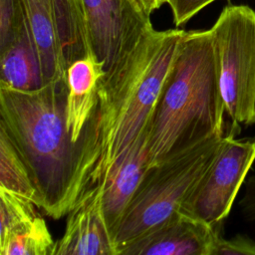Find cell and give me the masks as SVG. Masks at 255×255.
<instances>
[{
  "mask_svg": "<svg viewBox=\"0 0 255 255\" xmlns=\"http://www.w3.org/2000/svg\"><path fill=\"white\" fill-rule=\"evenodd\" d=\"M0 189L29 198L38 206V194L29 169L2 127H0Z\"/></svg>",
  "mask_w": 255,
  "mask_h": 255,
  "instance_id": "obj_14",
  "label": "cell"
},
{
  "mask_svg": "<svg viewBox=\"0 0 255 255\" xmlns=\"http://www.w3.org/2000/svg\"><path fill=\"white\" fill-rule=\"evenodd\" d=\"M235 127L224 134L212 164L180 208L212 225L221 224L228 216L255 160V138H235Z\"/></svg>",
  "mask_w": 255,
  "mask_h": 255,
  "instance_id": "obj_7",
  "label": "cell"
},
{
  "mask_svg": "<svg viewBox=\"0 0 255 255\" xmlns=\"http://www.w3.org/2000/svg\"><path fill=\"white\" fill-rule=\"evenodd\" d=\"M216 0H169L173 23L176 27L187 23L193 16Z\"/></svg>",
  "mask_w": 255,
  "mask_h": 255,
  "instance_id": "obj_19",
  "label": "cell"
},
{
  "mask_svg": "<svg viewBox=\"0 0 255 255\" xmlns=\"http://www.w3.org/2000/svg\"><path fill=\"white\" fill-rule=\"evenodd\" d=\"M148 167L147 128L116 161L103 182L102 208L113 235Z\"/></svg>",
  "mask_w": 255,
  "mask_h": 255,
  "instance_id": "obj_11",
  "label": "cell"
},
{
  "mask_svg": "<svg viewBox=\"0 0 255 255\" xmlns=\"http://www.w3.org/2000/svg\"><path fill=\"white\" fill-rule=\"evenodd\" d=\"M104 186L98 183L81 196L67 213L64 235L52 255H117L103 208Z\"/></svg>",
  "mask_w": 255,
  "mask_h": 255,
  "instance_id": "obj_10",
  "label": "cell"
},
{
  "mask_svg": "<svg viewBox=\"0 0 255 255\" xmlns=\"http://www.w3.org/2000/svg\"><path fill=\"white\" fill-rule=\"evenodd\" d=\"M210 30L225 113L234 126L255 125V11L228 5Z\"/></svg>",
  "mask_w": 255,
  "mask_h": 255,
  "instance_id": "obj_5",
  "label": "cell"
},
{
  "mask_svg": "<svg viewBox=\"0 0 255 255\" xmlns=\"http://www.w3.org/2000/svg\"><path fill=\"white\" fill-rule=\"evenodd\" d=\"M239 205L244 218L255 227V174L246 180L244 195Z\"/></svg>",
  "mask_w": 255,
  "mask_h": 255,
  "instance_id": "obj_20",
  "label": "cell"
},
{
  "mask_svg": "<svg viewBox=\"0 0 255 255\" xmlns=\"http://www.w3.org/2000/svg\"><path fill=\"white\" fill-rule=\"evenodd\" d=\"M44 85L38 53L26 24L15 40L0 51V86L31 92Z\"/></svg>",
  "mask_w": 255,
  "mask_h": 255,
  "instance_id": "obj_13",
  "label": "cell"
},
{
  "mask_svg": "<svg viewBox=\"0 0 255 255\" xmlns=\"http://www.w3.org/2000/svg\"><path fill=\"white\" fill-rule=\"evenodd\" d=\"M224 114L212 32H185L147 126L148 166L224 133Z\"/></svg>",
  "mask_w": 255,
  "mask_h": 255,
  "instance_id": "obj_3",
  "label": "cell"
},
{
  "mask_svg": "<svg viewBox=\"0 0 255 255\" xmlns=\"http://www.w3.org/2000/svg\"><path fill=\"white\" fill-rule=\"evenodd\" d=\"M220 227L178 211L127 245L120 255H214Z\"/></svg>",
  "mask_w": 255,
  "mask_h": 255,
  "instance_id": "obj_9",
  "label": "cell"
},
{
  "mask_svg": "<svg viewBox=\"0 0 255 255\" xmlns=\"http://www.w3.org/2000/svg\"><path fill=\"white\" fill-rule=\"evenodd\" d=\"M142 9L149 15L152 12L159 9L162 5L167 4L169 0H136Z\"/></svg>",
  "mask_w": 255,
  "mask_h": 255,
  "instance_id": "obj_21",
  "label": "cell"
},
{
  "mask_svg": "<svg viewBox=\"0 0 255 255\" xmlns=\"http://www.w3.org/2000/svg\"><path fill=\"white\" fill-rule=\"evenodd\" d=\"M33 38L44 83L67 75L90 54L76 0H20Z\"/></svg>",
  "mask_w": 255,
  "mask_h": 255,
  "instance_id": "obj_6",
  "label": "cell"
},
{
  "mask_svg": "<svg viewBox=\"0 0 255 255\" xmlns=\"http://www.w3.org/2000/svg\"><path fill=\"white\" fill-rule=\"evenodd\" d=\"M185 32L152 27L105 73L96 110L97 161L90 188L104 181L116 161L146 130Z\"/></svg>",
  "mask_w": 255,
  "mask_h": 255,
  "instance_id": "obj_2",
  "label": "cell"
},
{
  "mask_svg": "<svg viewBox=\"0 0 255 255\" xmlns=\"http://www.w3.org/2000/svg\"><path fill=\"white\" fill-rule=\"evenodd\" d=\"M214 255H255V240L244 234L230 239L219 238Z\"/></svg>",
  "mask_w": 255,
  "mask_h": 255,
  "instance_id": "obj_18",
  "label": "cell"
},
{
  "mask_svg": "<svg viewBox=\"0 0 255 255\" xmlns=\"http://www.w3.org/2000/svg\"><path fill=\"white\" fill-rule=\"evenodd\" d=\"M224 134L213 135L147 167L114 234L117 255L127 245L180 211L186 198L212 164Z\"/></svg>",
  "mask_w": 255,
  "mask_h": 255,
  "instance_id": "obj_4",
  "label": "cell"
},
{
  "mask_svg": "<svg viewBox=\"0 0 255 255\" xmlns=\"http://www.w3.org/2000/svg\"><path fill=\"white\" fill-rule=\"evenodd\" d=\"M35 206L29 198L0 189V240L19 225L33 219L38 214Z\"/></svg>",
  "mask_w": 255,
  "mask_h": 255,
  "instance_id": "obj_16",
  "label": "cell"
},
{
  "mask_svg": "<svg viewBox=\"0 0 255 255\" xmlns=\"http://www.w3.org/2000/svg\"><path fill=\"white\" fill-rule=\"evenodd\" d=\"M54 246L55 242L45 219L37 214L0 240V254L52 255Z\"/></svg>",
  "mask_w": 255,
  "mask_h": 255,
  "instance_id": "obj_15",
  "label": "cell"
},
{
  "mask_svg": "<svg viewBox=\"0 0 255 255\" xmlns=\"http://www.w3.org/2000/svg\"><path fill=\"white\" fill-rule=\"evenodd\" d=\"M90 54L105 73L124 59L152 28L136 0H76Z\"/></svg>",
  "mask_w": 255,
  "mask_h": 255,
  "instance_id": "obj_8",
  "label": "cell"
},
{
  "mask_svg": "<svg viewBox=\"0 0 255 255\" xmlns=\"http://www.w3.org/2000/svg\"><path fill=\"white\" fill-rule=\"evenodd\" d=\"M104 75L103 64L93 55L73 62L67 69L66 123L75 142L91 135L96 146L94 115L99 104V89Z\"/></svg>",
  "mask_w": 255,
  "mask_h": 255,
  "instance_id": "obj_12",
  "label": "cell"
},
{
  "mask_svg": "<svg viewBox=\"0 0 255 255\" xmlns=\"http://www.w3.org/2000/svg\"><path fill=\"white\" fill-rule=\"evenodd\" d=\"M67 94V75L31 92L0 86V127L29 169L38 207L54 219L90 188L97 160L93 136L75 142L68 130Z\"/></svg>",
  "mask_w": 255,
  "mask_h": 255,
  "instance_id": "obj_1",
  "label": "cell"
},
{
  "mask_svg": "<svg viewBox=\"0 0 255 255\" xmlns=\"http://www.w3.org/2000/svg\"><path fill=\"white\" fill-rule=\"evenodd\" d=\"M26 24L20 0H0V51L15 40Z\"/></svg>",
  "mask_w": 255,
  "mask_h": 255,
  "instance_id": "obj_17",
  "label": "cell"
}]
</instances>
